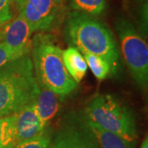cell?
<instances>
[{
    "label": "cell",
    "instance_id": "277c9868",
    "mask_svg": "<svg viewBox=\"0 0 148 148\" xmlns=\"http://www.w3.org/2000/svg\"><path fill=\"white\" fill-rule=\"evenodd\" d=\"M85 114V119L102 129L129 143L136 142L137 127L132 110L114 96L109 94L94 95L86 106Z\"/></svg>",
    "mask_w": 148,
    "mask_h": 148
},
{
    "label": "cell",
    "instance_id": "2e32d148",
    "mask_svg": "<svg viewBox=\"0 0 148 148\" xmlns=\"http://www.w3.org/2000/svg\"><path fill=\"white\" fill-rule=\"evenodd\" d=\"M52 140V129L49 126L36 137L17 143L16 148H50Z\"/></svg>",
    "mask_w": 148,
    "mask_h": 148
},
{
    "label": "cell",
    "instance_id": "ba28073f",
    "mask_svg": "<svg viewBox=\"0 0 148 148\" xmlns=\"http://www.w3.org/2000/svg\"><path fill=\"white\" fill-rule=\"evenodd\" d=\"M14 116L18 143L36 137L49 127L43 123L39 116L35 101L24 106Z\"/></svg>",
    "mask_w": 148,
    "mask_h": 148
},
{
    "label": "cell",
    "instance_id": "8fae6325",
    "mask_svg": "<svg viewBox=\"0 0 148 148\" xmlns=\"http://www.w3.org/2000/svg\"><path fill=\"white\" fill-rule=\"evenodd\" d=\"M63 60L69 75L78 84L83 79L88 68L83 55L77 48L70 46L63 50Z\"/></svg>",
    "mask_w": 148,
    "mask_h": 148
},
{
    "label": "cell",
    "instance_id": "4fadbf2b",
    "mask_svg": "<svg viewBox=\"0 0 148 148\" xmlns=\"http://www.w3.org/2000/svg\"><path fill=\"white\" fill-rule=\"evenodd\" d=\"M18 143L15 127V116L0 118V148H16Z\"/></svg>",
    "mask_w": 148,
    "mask_h": 148
},
{
    "label": "cell",
    "instance_id": "5b68a950",
    "mask_svg": "<svg viewBox=\"0 0 148 148\" xmlns=\"http://www.w3.org/2000/svg\"><path fill=\"white\" fill-rule=\"evenodd\" d=\"M120 50L139 88L146 90L148 83V47L143 36L131 21L120 17L115 23Z\"/></svg>",
    "mask_w": 148,
    "mask_h": 148
},
{
    "label": "cell",
    "instance_id": "cb8c5ba5",
    "mask_svg": "<svg viewBox=\"0 0 148 148\" xmlns=\"http://www.w3.org/2000/svg\"><path fill=\"white\" fill-rule=\"evenodd\" d=\"M134 1H136L137 3H144L147 0H134Z\"/></svg>",
    "mask_w": 148,
    "mask_h": 148
},
{
    "label": "cell",
    "instance_id": "ffe728a7",
    "mask_svg": "<svg viewBox=\"0 0 148 148\" xmlns=\"http://www.w3.org/2000/svg\"><path fill=\"white\" fill-rule=\"evenodd\" d=\"M27 1V0H12V3H14L16 10L18 11V12H20Z\"/></svg>",
    "mask_w": 148,
    "mask_h": 148
},
{
    "label": "cell",
    "instance_id": "7a4b0ae2",
    "mask_svg": "<svg viewBox=\"0 0 148 148\" xmlns=\"http://www.w3.org/2000/svg\"><path fill=\"white\" fill-rule=\"evenodd\" d=\"M32 64L38 85L62 97L73 93L77 83L69 75L63 60V50L55 37L38 32L32 39Z\"/></svg>",
    "mask_w": 148,
    "mask_h": 148
},
{
    "label": "cell",
    "instance_id": "8992f818",
    "mask_svg": "<svg viewBox=\"0 0 148 148\" xmlns=\"http://www.w3.org/2000/svg\"><path fill=\"white\" fill-rule=\"evenodd\" d=\"M66 0H27L19 12L34 32H52L65 19Z\"/></svg>",
    "mask_w": 148,
    "mask_h": 148
},
{
    "label": "cell",
    "instance_id": "ac0fdd59",
    "mask_svg": "<svg viewBox=\"0 0 148 148\" xmlns=\"http://www.w3.org/2000/svg\"><path fill=\"white\" fill-rule=\"evenodd\" d=\"M11 4L12 0H0V25L5 24L12 18Z\"/></svg>",
    "mask_w": 148,
    "mask_h": 148
},
{
    "label": "cell",
    "instance_id": "3957f363",
    "mask_svg": "<svg viewBox=\"0 0 148 148\" xmlns=\"http://www.w3.org/2000/svg\"><path fill=\"white\" fill-rule=\"evenodd\" d=\"M39 86L32 58L25 54L0 68V118L35 101Z\"/></svg>",
    "mask_w": 148,
    "mask_h": 148
},
{
    "label": "cell",
    "instance_id": "44dd1931",
    "mask_svg": "<svg viewBox=\"0 0 148 148\" xmlns=\"http://www.w3.org/2000/svg\"><path fill=\"white\" fill-rule=\"evenodd\" d=\"M50 148H63V146H62V144H61L60 141L58 140L57 137H56V138H55L54 142H53V143L51 144V146H50Z\"/></svg>",
    "mask_w": 148,
    "mask_h": 148
},
{
    "label": "cell",
    "instance_id": "603a6c76",
    "mask_svg": "<svg viewBox=\"0 0 148 148\" xmlns=\"http://www.w3.org/2000/svg\"><path fill=\"white\" fill-rule=\"evenodd\" d=\"M2 37H3V35H2V27H0V43L2 42Z\"/></svg>",
    "mask_w": 148,
    "mask_h": 148
},
{
    "label": "cell",
    "instance_id": "9a60e30c",
    "mask_svg": "<svg viewBox=\"0 0 148 148\" xmlns=\"http://www.w3.org/2000/svg\"><path fill=\"white\" fill-rule=\"evenodd\" d=\"M83 57L86 62L87 67H89L92 73L100 81L106 79L109 75L113 73L112 68L104 58L90 53H83Z\"/></svg>",
    "mask_w": 148,
    "mask_h": 148
},
{
    "label": "cell",
    "instance_id": "6da1fadb",
    "mask_svg": "<svg viewBox=\"0 0 148 148\" xmlns=\"http://www.w3.org/2000/svg\"><path fill=\"white\" fill-rule=\"evenodd\" d=\"M65 40L82 53L104 58L116 73L119 65V52L113 32L104 22L79 12H69L64 19Z\"/></svg>",
    "mask_w": 148,
    "mask_h": 148
},
{
    "label": "cell",
    "instance_id": "52a82bcc",
    "mask_svg": "<svg viewBox=\"0 0 148 148\" xmlns=\"http://www.w3.org/2000/svg\"><path fill=\"white\" fill-rule=\"evenodd\" d=\"M33 33L29 22L19 12L18 16L6 22L2 27V42L22 56L30 51Z\"/></svg>",
    "mask_w": 148,
    "mask_h": 148
},
{
    "label": "cell",
    "instance_id": "5bb4252c",
    "mask_svg": "<svg viewBox=\"0 0 148 148\" xmlns=\"http://www.w3.org/2000/svg\"><path fill=\"white\" fill-rule=\"evenodd\" d=\"M73 11L92 16L101 15L106 9V0H69Z\"/></svg>",
    "mask_w": 148,
    "mask_h": 148
},
{
    "label": "cell",
    "instance_id": "30bf717a",
    "mask_svg": "<svg viewBox=\"0 0 148 148\" xmlns=\"http://www.w3.org/2000/svg\"><path fill=\"white\" fill-rule=\"evenodd\" d=\"M38 86L39 90L35 100L36 108L43 123L46 126H49V122L58 114L60 108V101L63 97L46 87L40 85Z\"/></svg>",
    "mask_w": 148,
    "mask_h": 148
},
{
    "label": "cell",
    "instance_id": "d6986e66",
    "mask_svg": "<svg viewBox=\"0 0 148 148\" xmlns=\"http://www.w3.org/2000/svg\"><path fill=\"white\" fill-rule=\"evenodd\" d=\"M139 14V27L142 31V36L147 35V0L142 3V6L138 11Z\"/></svg>",
    "mask_w": 148,
    "mask_h": 148
},
{
    "label": "cell",
    "instance_id": "7402d4cb",
    "mask_svg": "<svg viewBox=\"0 0 148 148\" xmlns=\"http://www.w3.org/2000/svg\"><path fill=\"white\" fill-rule=\"evenodd\" d=\"M141 148H148V139L147 137L143 140V143H142V146Z\"/></svg>",
    "mask_w": 148,
    "mask_h": 148
},
{
    "label": "cell",
    "instance_id": "9c48e42d",
    "mask_svg": "<svg viewBox=\"0 0 148 148\" xmlns=\"http://www.w3.org/2000/svg\"><path fill=\"white\" fill-rule=\"evenodd\" d=\"M63 148H100L95 138L83 123L81 126L69 125L58 132Z\"/></svg>",
    "mask_w": 148,
    "mask_h": 148
},
{
    "label": "cell",
    "instance_id": "7c38bea8",
    "mask_svg": "<svg viewBox=\"0 0 148 148\" xmlns=\"http://www.w3.org/2000/svg\"><path fill=\"white\" fill-rule=\"evenodd\" d=\"M84 123L95 138L100 148H135V143H129L114 133L106 131L91 122L85 119Z\"/></svg>",
    "mask_w": 148,
    "mask_h": 148
},
{
    "label": "cell",
    "instance_id": "e0dca14e",
    "mask_svg": "<svg viewBox=\"0 0 148 148\" xmlns=\"http://www.w3.org/2000/svg\"><path fill=\"white\" fill-rule=\"evenodd\" d=\"M21 56L19 53H16L9 46H8L5 43H0V68Z\"/></svg>",
    "mask_w": 148,
    "mask_h": 148
}]
</instances>
